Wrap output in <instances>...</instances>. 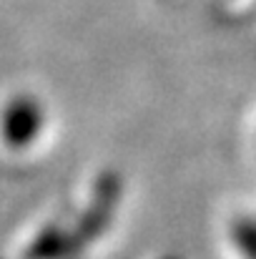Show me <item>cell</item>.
I'll list each match as a JSON object with an SVG mask.
<instances>
[{
	"mask_svg": "<svg viewBox=\"0 0 256 259\" xmlns=\"http://www.w3.org/2000/svg\"><path fill=\"white\" fill-rule=\"evenodd\" d=\"M45 126V111L30 93H18L0 108V141L15 151L28 149L38 141Z\"/></svg>",
	"mask_w": 256,
	"mask_h": 259,
	"instance_id": "cell-1",
	"label": "cell"
},
{
	"mask_svg": "<svg viewBox=\"0 0 256 259\" xmlns=\"http://www.w3.org/2000/svg\"><path fill=\"white\" fill-rule=\"evenodd\" d=\"M234 242L246 259H256V219L234 222Z\"/></svg>",
	"mask_w": 256,
	"mask_h": 259,
	"instance_id": "cell-4",
	"label": "cell"
},
{
	"mask_svg": "<svg viewBox=\"0 0 256 259\" xmlns=\"http://www.w3.org/2000/svg\"><path fill=\"white\" fill-rule=\"evenodd\" d=\"M118 199H121V179H118L116 171H106L95 184V194H93L90 209L85 211V217L73 229V237H76L78 247L90 244L106 229V224L113 217V209H116Z\"/></svg>",
	"mask_w": 256,
	"mask_h": 259,
	"instance_id": "cell-2",
	"label": "cell"
},
{
	"mask_svg": "<svg viewBox=\"0 0 256 259\" xmlns=\"http://www.w3.org/2000/svg\"><path fill=\"white\" fill-rule=\"evenodd\" d=\"M76 249H78V242H76L73 232H66V229L50 224L30 244L28 259H61V257H71Z\"/></svg>",
	"mask_w": 256,
	"mask_h": 259,
	"instance_id": "cell-3",
	"label": "cell"
}]
</instances>
